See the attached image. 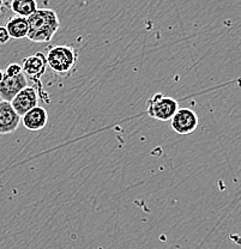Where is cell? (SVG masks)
<instances>
[{"mask_svg":"<svg viewBox=\"0 0 241 249\" xmlns=\"http://www.w3.org/2000/svg\"><path fill=\"white\" fill-rule=\"evenodd\" d=\"M27 19L29 24L27 38L35 43L49 42L60 28L58 15L52 9H37Z\"/></svg>","mask_w":241,"mask_h":249,"instance_id":"obj_1","label":"cell"},{"mask_svg":"<svg viewBox=\"0 0 241 249\" xmlns=\"http://www.w3.org/2000/svg\"><path fill=\"white\" fill-rule=\"evenodd\" d=\"M77 61V53L70 46H53L46 55L47 67L60 76H67L74 70Z\"/></svg>","mask_w":241,"mask_h":249,"instance_id":"obj_2","label":"cell"},{"mask_svg":"<svg viewBox=\"0 0 241 249\" xmlns=\"http://www.w3.org/2000/svg\"><path fill=\"white\" fill-rule=\"evenodd\" d=\"M178 109V101L163 93H155L147 103L148 115L159 121H169Z\"/></svg>","mask_w":241,"mask_h":249,"instance_id":"obj_3","label":"cell"},{"mask_svg":"<svg viewBox=\"0 0 241 249\" xmlns=\"http://www.w3.org/2000/svg\"><path fill=\"white\" fill-rule=\"evenodd\" d=\"M172 129L178 134L187 136L193 133L198 127V116L190 108H179L170 119Z\"/></svg>","mask_w":241,"mask_h":249,"instance_id":"obj_4","label":"cell"},{"mask_svg":"<svg viewBox=\"0 0 241 249\" xmlns=\"http://www.w3.org/2000/svg\"><path fill=\"white\" fill-rule=\"evenodd\" d=\"M10 103H11L12 108L16 110L18 115L22 116L23 114L29 111L30 109L38 106L37 91H36L35 88L28 85L24 89L20 90V91L12 98Z\"/></svg>","mask_w":241,"mask_h":249,"instance_id":"obj_5","label":"cell"},{"mask_svg":"<svg viewBox=\"0 0 241 249\" xmlns=\"http://www.w3.org/2000/svg\"><path fill=\"white\" fill-rule=\"evenodd\" d=\"M25 87H28V80L23 73L15 77L5 76L4 73V78L0 82V100L11 102L12 98Z\"/></svg>","mask_w":241,"mask_h":249,"instance_id":"obj_6","label":"cell"},{"mask_svg":"<svg viewBox=\"0 0 241 249\" xmlns=\"http://www.w3.org/2000/svg\"><path fill=\"white\" fill-rule=\"evenodd\" d=\"M20 116L18 115L11 103L0 101V134H10L18 128Z\"/></svg>","mask_w":241,"mask_h":249,"instance_id":"obj_7","label":"cell"},{"mask_svg":"<svg viewBox=\"0 0 241 249\" xmlns=\"http://www.w3.org/2000/svg\"><path fill=\"white\" fill-rule=\"evenodd\" d=\"M22 72L25 77L32 79H40L47 71L46 56L42 53H36L34 55L27 56L22 62Z\"/></svg>","mask_w":241,"mask_h":249,"instance_id":"obj_8","label":"cell"},{"mask_svg":"<svg viewBox=\"0 0 241 249\" xmlns=\"http://www.w3.org/2000/svg\"><path fill=\"white\" fill-rule=\"evenodd\" d=\"M23 126L29 131H40L48 123V113L43 107L36 106L20 116Z\"/></svg>","mask_w":241,"mask_h":249,"instance_id":"obj_9","label":"cell"},{"mask_svg":"<svg viewBox=\"0 0 241 249\" xmlns=\"http://www.w3.org/2000/svg\"><path fill=\"white\" fill-rule=\"evenodd\" d=\"M4 27L6 28L10 38H15V40L27 38L28 31H29V24H28L27 18L19 17V16L10 17Z\"/></svg>","mask_w":241,"mask_h":249,"instance_id":"obj_10","label":"cell"},{"mask_svg":"<svg viewBox=\"0 0 241 249\" xmlns=\"http://www.w3.org/2000/svg\"><path fill=\"white\" fill-rule=\"evenodd\" d=\"M37 10L36 0H11V11L15 16L28 18Z\"/></svg>","mask_w":241,"mask_h":249,"instance_id":"obj_11","label":"cell"},{"mask_svg":"<svg viewBox=\"0 0 241 249\" xmlns=\"http://www.w3.org/2000/svg\"><path fill=\"white\" fill-rule=\"evenodd\" d=\"M11 0H0V25L11 17Z\"/></svg>","mask_w":241,"mask_h":249,"instance_id":"obj_12","label":"cell"},{"mask_svg":"<svg viewBox=\"0 0 241 249\" xmlns=\"http://www.w3.org/2000/svg\"><path fill=\"white\" fill-rule=\"evenodd\" d=\"M5 76H9V77H15L18 76V74L23 73L22 72V66L19 64H10L7 65V67L5 69L4 71Z\"/></svg>","mask_w":241,"mask_h":249,"instance_id":"obj_13","label":"cell"},{"mask_svg":"<svg viewBox=\"0 0 241 249\" xmlns=\"http://www.w3.org/2000/svg\"><path fill=\"white\" fill-rule=\"evenodd\" d=\"M10 40H11V38H10V35L9 33H7L6 28H5L4 25H0V45H5V43L9 42Z\"/></svg>","mask_w":241,"mask_h":249,"instance_id":"obj_14","label":"cell"},{"mask_svg":"<svg viewBox=\"0 0 241 249\" xmlns=\"http://www.w3.org/2000/svg\"><path fill=\"white\" fill-rule=\"evenodd\" d=\"M2 78H4V71H2V70H0V82L2 80Z\"/></svg>","mask_w":241,"mask_h":249,"instance_id":"obj_15","label":"cell"}]
</instances>
